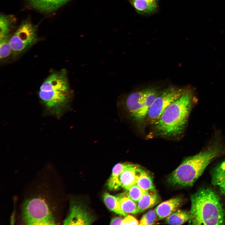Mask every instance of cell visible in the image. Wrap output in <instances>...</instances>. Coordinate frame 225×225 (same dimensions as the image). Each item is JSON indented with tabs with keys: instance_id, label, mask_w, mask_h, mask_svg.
I'll return each instance as SVG.
<instances>
[{
	"instance_id": "22",
	"label": "cell",
	"mask_w": 225,
	"mask_h": 225,
	"mask_svg": "<svg viewBox=\"0 0 225 225\" xmlns=\"http://www.w3.org/2000/svg\"><path fill=\"white\" fill-rule=\"evenodd\" d=\"M10 21L4 15H1L0 18V40L8 38L10 30Z\"/></svg>"
},
{
	"instance_id": "8",
	"label": "cell",
	"mask_w": 225,
	"mask_h": 225,
	"mask_svg": "<svg viewBox=\"0 0 225 225\" xmlns=\"http://www.w3.org/2000/svg\"><path fill=\"white\" fill-rule=\"evenodd\" d=\"M94 218L82 205L72 202L69 213L63 222L65 225H90Z\"/></svg>"
},
{
	"instance_id": "19",
	"label": "cell",
	"mask_w": 225,
	"mask_h": 225,
	"mask_svg": "<svg viewBox=\"0 0 225 225\" xmlns=\"http://www.w3.org/2000/svg\"><path fill=\"white\" fill-rule=\"evenodd\" d=\"M190 217V212L177 210L166 218L165 222L171 225H181L189 221Z\"/></svg>"
},
{
	"instance_id": "9",
	"label": "cell",
	"mask_w": 225,
	"mask_h": 225,
	"mask_svg": "<svg viewBox=\"0 0 225 225\" xmlns=\"http://www.w3.org/2000/svg\"><path fill=\"white\" fill-rule=\"evenodd\" d=\"M154 88L149 87L132 92L126 98L125 107L128 112L133 119Z\"/></svg>"
},
{
	"instance_id": "4",
	"label": "cell",
	"mask_w": 225,
	"mask_h": 225,
	"mask_svg": "<svg viewBox=\"0 0 225 225\" xmlns=\"http://www.w3.org/2000/svg\"><path fill=\"white\" fill-rule=\"evenodd\" d=\"M222 152L220 147L214 145L186 158L171 174L168 182L173 186H192L212 160Z\"/></svg>"
},
{
	"instance_id": "20",
	"label": "cell",
	"mask_w": 225,
	"mask_h": 225,
	"mask_svg": "<svg viewBox=\"0 0 225 225\" xmlns=\"http://www.w3.org/2000/svg\"><path fill=\"white\" fill-rule=\"evenodd\" d=\"M103 198L106 206L111 211L124 216L127 215L122 210L117 196L105 192L103 194Z\"/></svg>"
},
{
	"instance_id": "13",
	"label": "cell",
	"mask_w": 225,
	"mask_h": 225,
	"mask_svg": "<svg viewBox=\"0 0 225 225\" xmlns=\"http://www.w3.org/2000/svg\"><path fill=\"white\" fill-rule=\"evenodd\" d=\"M139 167L138 165L129 164L120 175L121 187L128 190L136 184L137 170Z\"/></svg>"
},
{
	"instance_id": "11",
	"label": "cell",
	"mask_w": 225,
	"mask_h": 225,
	"mask_svg": "<svg viewBox=\"0 0 225 225\" xmlns=\"http://www.w3.org/2000/svg\"><path fill=\"white\" fill-rule=\"evenodd\" d=\"M70 0H28L30 6L39 12H48L54 11Z\"/></svg>"
},
{
	"instance_id": "24",
	"label": "cell",
	"mask_w": 225,
	"mask_h": 225,
	"mask_svg": "<svg viewBox=\"0 0 225 225\" xmlns=\"http://www.w3.org/2000/svg\"><path fill=\"white\" fill-rule=\"evenodd\" d=\"M12 52L9 43V39L7 38L0 40V58L2 59L7 58Z\"/></svg>"
},
{
	"instance_id": "15",
	"label": "cell",
	"mask_w": 225,
	"mask_h": 225,
	"mask_svg": "<svg viewBox=\"0 0 225 225\" xmlns=\"http://www.w3.org/2000/svg\"><path fill=\"white\" fill-rule=\"evenodd\" d=\"M136 184L143 190H154L152 177L149 172L139 167L137 170Z\"/></svg>"
},
{
	"instance_id": "1",
	"label": "cell",
	"mask_w": 225,
	"mask_h": 225,
	"mask_svg": "<svg viewBox=\"0 0 225 225\" xmlns=\"http://www.w3.org/2000/svg\"><path fill=\"white\" fill-rule=\"evenodd\" d=\"M65 70L50 74L41 85L38 96L45 112L59 118L63 112L71 96Z\"/></svg>"
},
{
	"instance_id": "17",
	"label": "cell",
	"mask_w": 225,
	"mask_h": 225,
	"mask_svg": "<svg viewBox=\"0 0 225 225\" xmlns=\"http://www.w3.org/2000/svg\"><path fill=\"white\" fill-rule=\"evenodd\" d=\"M121 208L126 213L135 214L138 213L137 204L131 199L127 192L121 193L117 196Z\"/></svg>"
},
{
	"instance_id": "2",
	"label": "cell",
	"mask_w": 225,
	"mask_h": 225,
	"mask_svg": "<svg viewBox=\"0 0 225 225\" xmlns=\"http://www.w3.org/2000/svg\"><path fill=\"white\" fill-rule=\"evenodd\" d=\"M189 224L224 225L225 212L219 196L209 188H201L191 196Z\"/></svg>"
},
{
	"instance_id": "14",
	"label": "cell",
	"mask_w": 225,
	"mask_h": 225,
	"mask_svg": "<svg viewBox=\"0 0 225 225\" xmlns=\"http://www.w3.org/2000/svg\"><path fill=\"white\" fill-rule=\"evenodd\" d=\"M212 184L218 186L221 193L225 196V160L218 165L212 174Z\"/></svg>"
},
{
	"instance_id": "10",
	"label": "cell",
	"mask_w": 225,
	"mask_h": 225,
	"mask_svg": "<svg viewBox=\"0 0 225 225\" xmlns=\"http://www.w3.org/2000/svg\"><path fill=\"white\" fill-rule=\"evenodd\" d=\"M182 203V199L176 197L162 202L155 209L158 219L161 220L167 217L172 213L178 210Z\"/></svg>"
},
{
	"instance_id": "16",
	"label": "cell",
	"mask_w": 225,
	"mask_h": 225,
	"mask_svg": "<svg viewBox=\"0 0 225 225\" xmlns=\"http://www.w3.org/2000/svg\"><path fill=\"white\" fill-rule=\"evenodd\" d=\"M129 164L118 163L113 167L112 174L107 182V186L109 190H118L121 187L119 180L120 176L122 172L128 166Z\"/></svg>"
},
{
	"instance_id": "6",
	"label": "cell",
	"mask_w": 225,
	"mask_h": 225,
	"mask_svg": "<svg viewBox=\"0 0 225 225\" xmlns=\"http://www.w3.org/2000/svg\"><path fill=\"white\" fill-rule=\"evenodd\" d=\"M187 89L170 87L156 98L148 112L147 116L154 123L167 108L180 97Z\"/></svg>"
},
{
	"instance_id": "26",
	"label": "cell",
	"mask_w": 225,
	"mask_h": 225,
	"mask_svg": "<svg viewBox=\"0 0 225 225\" xmlns=\"http://www.w3.org/2000/svg\"><path fill=\"white\" fill-rule=\"evenodd\" d=\"M123 218L117 217L113 218L110 222V225H122Z\"/></svg>"
},
{
	"instance_id": "27",
	"label": "cell",
	"mask_w": 225,
	"mask_h": 225,
	"mask_svg": "<svg viewBox=\"0 0 225 225\" xmlns=\"http://www.w3.org/2000/svg\"></svg>"
},
{
	"instance_id": "25",
	"label": "cell",
	"mask_w": 225,
	"mask_h": 225,
	"mask_svg": "<svg viewBox=\"0 0 225 225\" xmlns=\"http://www.w3.org/2000/svg\"><path fill=\"white\" fill-rule=\"evenodd\" d=\"M139 222L134 217L130 215H126L123 218L122 225H139Z\"/></svg>"
},
{
	"instance_id": "5",
	"label": "cell",
	"mask_w": 225,
	"mask_h": 225,
	"mask_svg": "<svg viewBox=\"0 0 225 225\" xmlns=\"http://www.w3.org/2000/svg\"><path fill=\"white\" fill-rule=\"evenodd\" d=\"M22 220L27 225H52L56 222L46 202L39 198L26 200L21 207Z\"/></svg>"
},
{
	"instance_id": "23",
	"label": "cell",
	"mask_w": 225,
	"mask_h": 225,
	"mask_svg": "<svg viewBox=\"0 0 225 225\" xmlns=\"http://www.w3.org/2000/svg\"><path fill=\"white\" fill-rule=\"evenodd\" d=\"M146 192L135 184L126 192L130 198L136 202L139 200Z\"/></svg>"
},
{
	"instance_id": "21",
	"label": "cell",
	"mask_w": 225,
	"mask_h": 225,
	"mask_svg": "<svg viewBox=\"0 0 225 225\" xmlns=\"http://www.w3.org/2000/svg\"><path fill=\"white\" fill-rule=\"evenodd\" d=\"M158 219V218L155 210L152 209L143 215L139 222V225L153 224Z\"/></svg>"
},
{
	"instance_id": "18",
	"label": "cell",
	"mask_w": 225,
	"mask_h": 225,
	"mask_svg": "<svg viewBox=\"0 0 225 225\" xmlns=\"http://www.w3.org/2000/svg\"><path fill=\"white\" fill-rule=\"evenodd\" d=\"M131 0L135 9L138 12L141 13H148L153 12L157 5V0Z\"/></svg>"
},
{
	"instance_id": "12",
	"label": "cell",
	"mask_w": 225,
	"mask_h": 225,
	"mask_svg": "<svg viewBox=\"0 0 225 225\" xmlns=\"http://www.w3.org/2000/svg\"><path fill=\"white\" fill-rule=\"evenodd\" d=\"M160 201V198L155 189L146 191L137 202L138 213L155 206Z\"/></svg>"
},
{
	"instance_id": "3",
	"label": "cell",
	"mask_w": 225,
	"mask_h": 225,
	"mask_svg": "<svg viewBox=\"0 0 225 225\" xmlns=\"http://www.w3.org/2000/svg\"><path fill=\"white\" fill-rule=\"evenodd\" d=\"M194 98L192 90L187 89L178 99L164 110L154 123L156 130L164 137L180 134L187 122Z\"/></svg>"
},
{
	"instance_id": "7",
	"label": "cell",
	"mask_w": 225,
	"mask_h": 225,
	"mask_svg": "<svg viewBox=\"0 0 225 225\" xmlns=\"http://www.w3.org/2000/svg\"><path fill=\"white\" fill-rule=\"evenodd\" d=\"M36 36L35 26L29 22L22 23L9 39L12 52L16 54L23 52L35 42Z\"/></svg>"
}]
</instances>
